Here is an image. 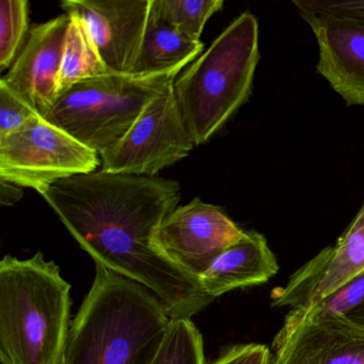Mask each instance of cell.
I'll return each instance as SVG.
<instances>
[{
    "mask_svg": "<svg viewBox=\"0 0 364 364\" xmlns=\"http://www.w3.org/2000/svg\"><path fill=\"white\" fill-rule=\"evenodd\" d=\"M41 196L95 264L144 285L172 319H191L214 301L155 242L178 208L180 183L101 170L58 181Z\"/></svg>",
    "mask_w": 364,
    "mask_h": 364,
    "instance_id": "6da1fadb",
    "label": "cell"
},
{
    "mask_svg": "<svg viewBox=\"0 0 364 364\" xmlns=\"http://www.w3.org/2000/svg\"><path fill=\"white\" fill-rule=\"evenodd\" d=\"M172 318L146 287L95 264V277L72 321L63 364H152Z\"/></svg>",
    "mask_w": 364,
    "mask_h": 364,
    "instance_id": "7a4b0ae2",
    "label": "cell"
},
{
    "mask_svg": "<svg viewBox=\"0 0 364 364\" xmlns=\"http://www.w3.org/2000/svg\"><path fill=\"white\" fill-rule=\"evenodd\" d=\"M71 284L43 253L0 261V364H63Z\"/></svg>",
    "mask_w": 364,
    "mask_h": 364,
    "instance_id": "3957f363",
    "label": "cell"
},
{
    "mask_svg": "<svg viewBox=\"0 0 364 364\" xmlns=\"http://www.w3.org/2000/svg\"><path fill=\"white\" fill-rule=\"evenodd\" d=\"M259 21L242 12L173 82L196 146L214 137L248 101L259 65Z\"/></svg>",
    "mask_w": 364,
    "mask_h": 364,
    "instance_id": "277c9868",
    "label": "cell"
},
{
    "mask_svg": "<svg viewBox=\"0 0 364 364\" xmlns=\"http://www.w3.org/2000/svg\"><path fill=\"white\" fill-rule=\"evenodd\" d=\"M178 76L110 72L74 85L43 118L101 155L124 137L146 106Z\"/></svg>",
    "mask_w": 364,
    "mask_h": 364,
    "instance_id": "5b68a950",
    "label": "cell"
},
{
    "mask_svg": "<svg viewBox=\"0 0 364 364\" xmlns=\"http://www.w3.org/2000/svg\"><path fill=\"white\" fill-rule=\"evenodd\" d=\"M99 154L40 116L0 137V178L40 195L65 178L92 173Z\"/></svg>",
    "mask_w": 364,
    "mask_h": 364,
    "instance_id": "8992f818",
    "label": "cell"
},
{
    "mask_svg": "<svg viewBox=\"0 0 364 364\" xmlns=\"http://www.w3.org/2000/svg\"><path fill=\"white\" fill-rule=\"evenodd\" d=\"M174 80L146 106L124 137L100 155L102 171L156 176L197 146L176 102Z\"/></svg>",
    "mask_w": 364,
    "mask_h": 364,
    "instance_id": "52a82bcc",
    "label": "cell"
},
{
    "mask_svg": "<svg viewBox=\"0 0 364 364\" xmlns=\"http://www.w3.org/2000/svg\"><path fill=\"white\" fill-rule=\"evenodd\" d=\"M246 233L220 208L195 198L166 217L155 242L168 259L199 282L218 255Z\"/></svg>",
    "mask_w": 364,
    "mask_h": 364,
    "instance_id": "ba28073f",
    "label": "cell"
},
{
    "mask_svg": "<svg viewBox=\"0 0 364 364\" xmlns=\"http://www.w3.org/2000/svg\"><path fill=\"white\" fill-rule=\"evenodd\" d=\"M302 20L316 39V72L347 106L364 108V24L302 7L294 0Z\"/></svg>",
    "mask_w": 364,
    "mask_h": 364,
    "instance_id": "9c48e42d",
    "label": "cell"
},
{
    "mask_svg": "<svg viewBox=\"0 0 364 364\" xmlns=\"http://www.w3.org/2000/svg\"><path fill=\"white\" fill-rule=\"evenodd\" d=\"M152 0H67L65 14H77L112 73L129 75L137 58Z\"/></svg>",
    "mask_w": 364,
    "mask_h": 364,
    "instance_id": "30bf717a",
    "label": "cell"
},
{
    "mask_svg": "<svg viewBox=\"0 0 364 364\" xmlns=\"http://www.w3.org/2000/svg\"><path fill=\"white\" fill-rule=\"evenodd\" d=\"M364 272V228L345 230L334 246L306 262L282 287L272 291V306L304 312Z\"/></svg>",
    "mask_w": 364,
    "mask_h": 364,
    "instance_id": "8fae6325",
    "label": "cell"
},
{
    "mask_svg": "<svg viewBox=\"0 0 364 364\" xmlns=\"http://www.w3.org/2000/svg\"><path fill=\"white\" fill-rule=\"evenodd\" d=\"M67 14L29 31L26 43L4 82L42 117L60 97L63 48L69 27Z\"/></svg>",
    "mask_w": 364,
    "mask_h": 364,
    "instance_id": "7c38bea8",
    "label": "cell"
},
{
    "mask_svg": "<svg viewBox=\"0 0 364 364\" xmlns=\"http://www.w3.org/2000/svg\"><path fill=\"white\" fill-rule=\"evenodd\" d=\"M277 364H364V330L336 319L304 321L274 350Z\"/></svg>",
    "mask_w": 364,
    "mask_h": 364,
    "instance_id": "4fadbf2b",
    "label": "cell"
},
{
    "mask_svg": "<svg viewBox=\"0 0 364 364\" xmlns=\"http://www.w3.org/2000/svg\"><path fill=\"white\" fill-rule=\"evenodd\" d=\"M278 272V261L265 236L247 231L244 238L218 255L199 284L215 300L234 289L263 284Z\"/></svg>",
    "mask_w": 364,
    "mask_h": 364,
    "instance_id": "5bb4252c",
    "label": "cell"
},
{
    "mask_svg": "<svg viewBox=\"0 0 364 364\" xmlns=\"http://www.w3.org/2000/svg\"><path fill=\"white\" fill-rule=\"evenodd\" d=\"M203 50L201 41L185 37L170 25L152 0L144 39L129 75H178L203 54Z\"/></svg>",
    "mask_w": 364,
    "mask_h": 364,
    "instance_id": "9a60e30c",
    "label": "cell"
},
{
    "mask_svg": "<svg viewBox=\"0 0 364 364\" xmlns=\"http://www.w3.org/2000/svg\"><path fill=\"white\" fill-rule=\"evenodd\" d=\"M336 319L364 330V272L300 313H289L272 342L274 350L304 321Z\"/></svg>",
    "mask_w": 364,
    "mask_h": 364,
    "instance_id": "2e32d148",
    "label": "cell"
},
{
    "mask_svg": "<svg viewBox=\"0 0 364 364\" xmlns=\"http://www.w3.org/2000/svg\"><path fill=\"white\" fill-rule=\"evenodd\" d=\"M67 14L70 22L63 48L60 95L74 85L110 73L82 18L73 12Z\"/></svg>",
    "mask_w": 364,
    "mask_h": 364,
    "instance_id": "e0dca14e",
    "label": "cell"
},
{
    "mask_svg": "<svg viewBox=\"0 0 364 364\" xmlns=\"http://www.w3.org/2000/svg\"><path fill=\"white\" fill-rule=\"evenodd\" d=\"M161 16L189 39L200 41L206 23L223 8V0H153Z\"/></svg>",
    "mask_w": 364,
    "mask_h": 364,
    "instance_id": "ac0fdd59",
    "label": "cell"
},
{
    "mask_svg": "<svg viewBox=\"0 0 364 364\" xmlns=\"http://www.w3.org/2000/svg\"><path fill=\"white\" fill-rule=\"evenodd\" d=\"M152 364H206L203 338L191 318L172 319Z\"/></svg>",
    "mask_w": 364,
    "mask_h": 364,
    "instance_id": "d6986e66",
    "label": "cell"
},
{
    "mask_svg": "<svg viewBox=\"0 0 364 364\" xmlns=\"http://www.w3.org/2000/svg\"><path fill=\"white\" fill-rule=\"evenodd\" d=\"M27 0L0 1V69L11 68L29 35Z\"/></svg>",
    "mask_w": 364,
    "mask_h": 364,
    "instance_id": "ffe728a7",
    "label": "cell"
},
{
    "mask_svg": "<svg viewBox=\"0 0 364 364\" xmlns=\"http://www.w3.org/2000/svg\"><path fill=\"white\" fill-rule=\"evenodd\" d=\"M41 116L0 80V137H5Z\"/></svg>",
    "mask_w": 364,
    "mask_h": 364,
    "instance_id": "44dd1931",
    "label": "cell"
},
{
    "mask_svg": "<svg viewBox=\"0 0 364 364\" xmlns=\"http://www.w3.org/2000/svg\"><path fill=\"white\" fill-rule=\"evenodd\" d=\"M206 364H274V355L264 344L233 345L214 361Z\"/></svg>",
    "mask_w": 364,
    "mask_h": 364,
    "instance_id": "7402d4cb",
    "label": "cell"
},
{
    "mask_svg": "<svg viewBox=\"0 0 364 364\" xmlns=\"http://www.w3.org/2000/svg\"><path fill=\"white\" fill-rule=\"evenodd\" d=\"M302 7L364 24V0H296Z\"/></svg>",
    "mask_w": 364,
    "mask_h": 364,
    "instance_id": "603a6c76",
    "label": "cell"
},
{
    "mask_svg": "<svg viewBox=\"0 0 364 364\" xmlns=\"http://www.w3.org/2000/svg\"><path fill=\"white\" fill-rule=\"evenodd\" d=\"M24 195L23 187L0 178V204L3 206H12L20 201Z\"/></svg>",
    "mask_w": 364,
    "mask_h": 364,
    "instance_id": "cb8c5ba5",
    "label": "cell"
},
{
    "mask_svg": "<svg viewBox=\"0 0 364 364\" xmlns=\"http://www.w3.org/2000/svg\"><path fill=\"white\" fill-rule=\"evenodd\" d=\"M361 228H364V203L362 208H360L359 212H358L357 216L353 218V220L346 228V230L351 231V230L361 229Z\"/></svg>",
    "mask_w": 364,
    "mask_h": 364,
    "instance_id": "d4e9b609",
    "label": "cell"
},
{
    "mask_svg": "<svg viewBox=\"0 0 364 364\" xmlns=\"http://www.w3.org/2000/svg\"><path fill=\"white\" fill-rule=\"evenodd\" d=\"M274 364H277L276 360H274Z\"/></svg>",
    "mask_w": 364,
    "mask_h": 364,
    "instance_id": "484cf974",
    "label": "cell"
}]
</instances>
